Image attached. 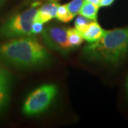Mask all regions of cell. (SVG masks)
I'll return each instance as SVG.
<instances>
[{
    "mask_svg": "<svg viewBox=\"0 0 128 128\" xmlns=\"http://www.w3.org/2000/svg\"><path fill=\"white\" fill-rule=\"evenodd\" d=\"M114 2V0H100L99 3L100 7L103 6H109Z\"/></svg>",
    "mask_w": 128,
    "mask_h": 128,
    "instance_id": "15",
    "label": "cell"
},
{
    "mask_svg": "<svg viewBox=\"0 0 128 128\" xmlns=\"http://www.w3.org/2000/svg\"><path fill=\"white\" fill-rule=\"evenodd\" d=\"M80 32L82 34V37L85 40L90 43H93L99 40L102 36L105 30L102 28L96 21H92L89 24L81 28Z\"/></svg>",
    "mask_w": 128,
    "mask_h": 128,
    "instance_id": "8",
    "label": "cell"
},
{
    "mask_svg": "<svg viewBox=\"0 0 128 128\" xmlns=\"http://www.w3.org/2000/svg\"><path fill=\"white\" fill-rule=\"evenodd\" d=\"M41 34L47 46L52 49L64 54L72 49L68 41L66 28L50 25L44 28Z\"/></svg>",
    "mask_w": 128,
    "mask_h": 128,
    "instance_id": "5",
    "label": "cell"
},
{
    "mask_svg": "<svg viewBox=\"0 0 128 128\" xmlns=\"http://www.w3.org/2000/svg\"><path fill=\"white\" fill-rule=\"evenodd\" d=\"M87 2H91V3H93V4H98L99 6V3H100V0H86Z\"/></svg>",
    "mask_w": 128,
    "mask_h": 128,
    "instance_id": "16",
    "label": "cell"
},
{
    "mask_svg": "<svg viewBox=\"0 0 128 128\" xmlns=\"http://www.w3.org/2000/svg\"><path fill=\"white\" fill-rule=\"evenodd\" d=\"M44 26L43 24L39 23V22H34L32 24V35H36L38 34H41L42 31L44 30Z\"/></svg>",
    "mask_w": 128,
    "mask_h": 128,
    "instance_id": "14",
    "label": "cell"
},
{
    "mask_svg": "<svg viewBox=\"0 0 128 128\" xmlns=\"http://www.w3.org/2000/svg\"><path fill=\"white\" fill-rule=\"evenodd\" d=\"M92 22V20L91 19L86 18L82 15H80L79 16H77L75 20V26L78 30L80 31L81 28L86 26L88 24H89Z\"/></svg>",
    "mask_w": 128,
    "mask_h": 128,
    "instance_id": "13",
    "label": "cell"
},
{
    "mask_svg": "<svg viewBox=\"0 0 128 128\" xmlns=\"http://www.w3.org/2000/svg\"><path fill=\"white\" fill-rule=\"evenodd\" d=\"M128 53V26L105 31L99 40L90 43L82 49L84 58L116 64Z\"/></svg>",
    "mask_w": 128,
    "mask_h": 128,
    "instance_id": "2",
    "label": "cell"
},
{
    "mask_svg": "<svg viewBox=\"0 0 128 128\" xmlns=\"http://www.w3.org/2000/svg\"><path fill=\"white\" fill-rule=\"evenodd\" d=\"M86 0H72L66 4V6L68 9L69 12L75 17L78 14L80 9H81L82 4H84Z\"/></svg>",
    "mask_w": 128,
    "mask_h": 128,
    "instance_id": "12",
    "label": "cell"
},
{
    "mask_svg": "<svg viewBox=\"0 0 128 128\" xmlns=\"http://www.w3.org/2000/svg\"><path fill=\"white\" fill-rule=\"evenodd\" d=\"M15 14L0 26V39L32 37V24L38 9L35 6Z\"/></svg>",
    "mask_w": 128,
    "mask_h": 128,
    "instance_id": "3",
    "label": "cell"
},
{
    "mask_svg": "<svg viewBox=\"0 0 128 128\" xmlns=\"http://www.w3.org/2000/svg\"></svg>",
    "mask_w": 128,
    "mask_h": 128,
    "instance_id": "20",
    "label": "cell"
},
{
    "mask_svg": "<svg viewBox=\"0 0 128 128\" xmlns=\"http://www.w3.org/2000/svg\"><path fill=\"white\" fill-rule=\"evenodd\" d=\"M73 17L74 16L73 15L69 12L66 4L58 6L57 12H56V18L58 20L64 23H68L73 19Z\"/></svg>",
    "mask_w": 128,
    "mask_h": 128,
    "instance_id": "11",
    "label": "cell"
},
{
    "mask_svg": "<svg viewBox=\"0 0 128 128\" xmlns=\"http://www.w3.org/2000/svg\"><path fill=\"white\" fill-rule=\"evenodd\" d=\"M59 5L57 2H46L45 4L42 5L37 11L34 18V22H39L44 24L50 19L56 18L57 9Z\"/></svg>",
    "mask_w": 128,
    "mask_h": 128,
    "instance_id": "7",
    "label": "cell"
},
{
    "mask_svg": "<svg viewBox=\"0 0 128 128\" xmlns=\"http://www.w3.org/2000/svg\"><path fill=\"white\" fill-rule=\"evenodd\" d=\"M6 1L7 0H0V9L4 6V5L5 4V3H6Z\"/></svg>",
    "mask_w": 128,
    "mask_h": 128,
    "instance_id": "17",
    "label": "cell"
},
{
    "mask_svg": "<svg viewBox=\"0 0 128 128\" xmlns=\"http://www.w3.org/2000/svg\"><path fill=\"white\" fill-rule=\"evenodd\" d=\"M48 58L46 49L32 37L12 38L0 45V60L18 68L41 66Z\"/></svg>",
    "mask_w": 128,
    "mask_h": 128,
    "instance_id": "1",
    "label": "cell"
},
{
    "mask_svg": "<svg viewBox=\"0 0 128 128\" xmlns=\"http://www.w3.org/2000/svg\"><path fill=\"white\" fill-rule=\"evenodd\" d=\"M57 92L53 84L43 85L28 96L23 105V112L27 115L38 114L50 105Z\"/></svg>",
    "mask_w": 128,
    "mask_h": 128,
    "instance_id": "4",
    "label": "cell"
},
{
    "mask_svg": "<svg viewBox=\"0 0 128 128\" xmlns=\"http://www.w3.org/2000/svg\"><path fill=\"white\" fill-rule=\"evenodd\" d=\"M99 7L100 6L98 4L85 1L81 9H80V12L78 14L86 17V18H90L92 21H96L97 17H98Z\"/></svg>",
    "mask_w": 128,
    "mask_h": 128,
    "instance_id": "9",
    "label": "cell"
},
{
    "mask_svg": "<svg viewBox=\"0 0 128 128\" xmlns=\"http://www.w3.org/2000/svg\"><path fill=\"white\" fill-rule=\"evenodd\" d=\"M46 2H58L59 0H44Z\"/></svg>",
    "mask_w": 128,
    "mask_h": 128,
    "instance_id": "19",
    "label": "cell"
},
{
    "mask_svg": "<svg viewBox=\"0 0 128 128\" xmlns=\"http://www.w3.org/2000/svg\"><path fill=\"white\" fill-rule=\"evenodd\" d=\"M41 0H28V2L29 3H33V2H41Z\"/></svg>",
    "mask_w": 128,
    "mask_h": 128,
    "instance_id": "18",
    "label": "cell"
},
{
    "mask_svg": "<svg viewBox=\"0 0 128 128\" xmlns=\"http://www.w3.org/2000/svg\"><path fill=\"white\" fill-rule=\"evenodd\" d=\"M67 36H68V41L72 48L74 47L80 46L84 40L82 34L76 28H68Z\"/></svg>",
    "mask_w": 128,
    "mask_h": 128,
    "instance_id": "10",
    "label": "cell"
},
{
    "mask_svg": "<svg viewBox=\"0 0 128 128\" xmlns=\"http://www.w3.org/2000/svg\"><path fill=\"white\" fill-rule=\"evenodd\" d=\"M11 87L10 73L0 65V110L9 100Z\"/></svg>",
    "mask_w": 128,
    "mask_h": 128,
    "instance_id": "6",
    "label": "cell"
}]
</instances>
